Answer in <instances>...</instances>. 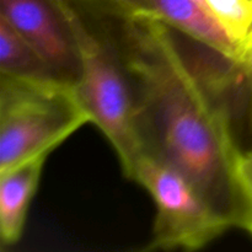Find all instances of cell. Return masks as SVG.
I'll use <instances>...</instances> for the list:
<instances>
[{
  "instance_id": "5b68a950",
  "label": "cell",
  "mask_w": 252,
  "mask_h": 252,
  "mask_svg": "<svg viewBox=\"0 0 252 252\" xmlns=\"http://www.w3.org/2000/svg\"><path fill=\"white\" fill-rule=\"evenodd\" d=\"M0 17L36 48L59 80L76 85L80 57L65 0H0Z\"/></svg>"
},
{
  "instance_id": "9c48e42d",
  "label": "cell",
  "mask_w": 252,
  "mask_h": 252,
  "mask_svg": "<svg viewBox=\"0 0 252 252\" xmlns=\"http://www.w3.org/2000/svg\"><path fill=\"white\" fill-rule=\"evenodd\" d=\"M208 9L241 44L252 33V0H204Z\"/></svg>"
},
{
  "instance_id": "8992f818",
  "label": "cell",
  "mask_w": 252,
  "mask_h": 252,
  "mask_svg": "<svg viewBox=\"0 0 252 252\" xmlns=\"http://www.w3.org/2000/svg\"><path fill=\"white\" fill-rule=\"evenodd\" d=\"M153 14L171 29L203 44L228 63L235 64L243 44L234 38L213 12L194 0H149Z\"/></svg>"
},
{
  "instance_id": "52a82bcc",
  "label": "cell",
  "mask_w": 252,
  "mask_h": 252,
  "mask_svg": "<svg viewBox=\"0 0 252 252\" xmlns=\"http://www.w3.org/2000/svg\"><path fill=\"white\" fill-rule=\"evenodd\" d=\"M48 155L30 159L0 174V245L11 248L24 231L30 203Z\"/></svg>"
},
{
  "instance_id": "5bb4252c",
  "label": "cell",
  "mask_w": 252,
  "mask_h": 252,
  "mask_svg": "<svg viewBox=\"0 0 252 252\" xmlns=\"http://www.w3.org/2000/svg\"><path fill=\"white\" fill-rule=\"evenodd\" d=\"M194 1H197V2H199V4H202V5H204V6H207L206 1H204V0H194ZM207 7H208V6H207Z\"/></svg>"
},
{
  "instance_id": "7c38bea8",
  "label": "cell",
  "mask_w": 252,
  "mask_h": 252,
  "mask_svg": "<svg viewBox=\"0 0 252 252\" xmlns=\"http://www.w3.org/2000/svg\"><path fill=\"white\" fill-rule=\"evenodd\" d=\"M125 14H153L149 0H85Z\"/></svg>"
},
{
  "instance_id": "7a4b0ae2",
  "label": "cell",
  "mask_w": 252,
  "mask_h": 252,
  "mask_svg": "<svg viewBox=\"0 0 252 252\" xmlns=\"http://www.w3.org/2000/svg\"><path fill=\"white\" fill-rule=\"evenodd\" d=\"M65 6L80 57L76 93L130 180L144 152L129 75L102 10L85 0H65Z\"/></svg>"
},
{
  "instance_id": "ba28073f",
  "label": "cell",
  "mask_w": 252,
  "mask_h": 252,
  "mask_svg": "<svg viewBox=\"0 0 252 252\" xmlns=\"http://www.w3.org/2000/svg\"><path fill=\"white\" fill-rule=\"evenodd\" d=\"M0 74L33 80H59L51 65L44 61L36 48L1 17Z\"/></svg>"
},
{
  "instance_id": "8fae6325",
  "label": "cell",
  "mask_w": 252,
  "mask_h": 252,
  "mask_svg": "<svg viewBox=\"0 0 252 252\" xmlns=\"http://www.w3.org/2000/svg\"><path fill=\"white\" fill-rule=\"evenodd\" d=\"M229 73L231 74V80L240 83L244 88L252 81V33L244 43L243 53L238 63L230 64Z\"/></svg>"
},
{
  "instance_id": "4fadbf2b",
  "label": "cell",
  "mask_w": 252,
  "mask_h": 252,
  "mask_svg": "<svg viewBox=\"0 0 252 252\" xmlns=\"http://www.w3.org/2000/svg\"><path fill=\"white\" fill-rule=\"evenodd\" d=\"M245 93H248V100H249V113H250V126L252 129V81L245 86ZM252 150V148H251Z\"/></svg>"
},
{
  "instance_id": "277c9868",
  "label": "cell",
  "mask_w": 252,
  "mask_h": 252,
  "mask_svg": "<svg viewBox=\"0 0 252 252\" xmlns=\"http://www.w3.org/2000/svg\"><path fill=\"white\" fill-rule=\"evenodd\" d=\"M130 180L150 194L155 206L152 239L143 250H199L233 228L187 177L150 155L138 160Z\"/></svg>"
},
{
  "instance_id": "6da1fadb",
  "label": "cell",
  "mask_w": 252,
  "mask_h": 252,
  "mask_svg": "<svg viewBox=\"0 0 252 252\" xmlns=\"http://www.w3.org/2000/svg\"><path fill=\"white\" fill-rule=\"evenodd\" d=\"M98 7L129 75L144 154L181 172L233 228L245 229L236 172L241 150L220 86L207 84L154 14Z\"/></svg>"
},
{
  "instance_id": "3957f363",
  "label": "cell",
  "mask_w": 252,
  "mask_h": 252,
  "mask_svg": "<svg viewBox=\"0 0 252 252\" xmlns=\"http://www.w3.org/2000/svg\"><path fill=\"white\" fill-rule=\"evenodd\" d=\"M88 123L74 85L0 74V174L49 155Z\"/></svg>"
},
{
  "instance_id": "30bf717a",
  "label": "cell",
  "mask_w": 252,
  "mask_h": 252,
  "mask_svg": "<svg viewBox=\"0 0 252 252\" xmlns=\"http://www.w3.org/2000/svg\"><path fill=\"white\" fill-rule=\"evenodd\" d=\"M238 181L243 193L244 201L246 204L248 219H246L245 229L250 235H252V150H241L238 160Z\"/></svg>"
}]
</instances>
